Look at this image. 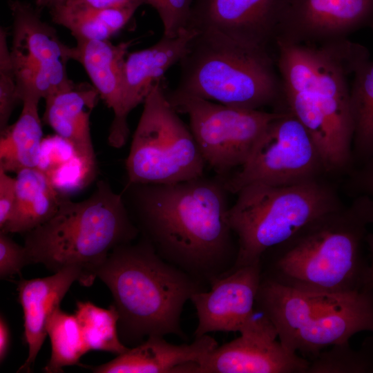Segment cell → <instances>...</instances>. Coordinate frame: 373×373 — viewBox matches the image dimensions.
<instances>
[{"label": "cell", "mask_w": 373, "mask_h": 373, "mask_svg": "<svg viewBox=\"0 0 373 373\" xmlns=\"http://www.w3.org/2000/svg\"><path fill=\"white\" fill-rule=\"evenodd\" d=\"M220 177L173 184L126 183L122 195L142 238L164 260L204 284L229 274L238 242Z\"/></svg>", "instance_id": "6da1fadb"}, {"label": "cell", "mask_w": 373, "mask_h": 373, "mask_svg": "<svg viewBox=\"0 0 373 373\" xmlns=\"http://www.w3.org/2000/svg\"><path fill=\"white\" fill-rule=\"evenodd\" d=\"M275 60L281 106L305 126L325 171L353 164V121L349 77L370 60L367 49L347 38L323 44L277 41Z\"/></svg>", "instance_id": "7a4b0ae2"}, {"label": "cell", "mask_w": 373, "mask_h": 373, "mask_svg": "<svg viewBox=\"0 0 373 373\" xmlns=\"http://www.w3.org/2000/svg\"><path fill=\"white\" fill-rule=\"evenodd\" d=\"M96 274L113 296L121 341L132 345L153 335L186 339L180 321L184 305L207 290L206 284L164 260L144 238L115 248Z\"/></svg>", "instance_id": "3957f363"}, {"label": "cell", "mask_w": 373, "mask_h": 373, "mask_svg": "<svg viewBox=\"0 0 373 373\" xmlns=\"http://www.w3.org/2000/svg\"><path fill=\"white\" fill-rule=\"evenodd\" d=\"M371 224L373 201L356 195L348 207L320 218L276 247V257L262 276L314 293L343 294L368 288L369 265L362 245Z\"/></svg>", "instance_id": "277c9868"}, {"label": "cell", "mask_w": 373, "mask_h": 373, "mask_svg": "<svg viewBox=\"0 0 373 373\" xmlns=\"http://www.w3.org/2000/svg\"><path fill=\"white\" fill-rule=\"evenodd\" d=\"M139 234L122 193L100 180L84 200L74 202L64 195L48 220L23 234V246L30 264H42L54 272L78 267L83 286L90 287L109 254Z\"/></svg>", "instance_id": "5b68a950"}, {"label": "cell", "mask_w": 373, "mask_h": 373, "mask_svg": "<svg viewBox=\"0 0 373 373\" xmlns=\"http://www.w3.org/2000/svg\"><path fill=\"white\" fill-rule=\"evenodd\" d=\"M256 308L273 323L285 348L312 358L358 332H373V289L314 293L261 276Z\"/></svg>", "instance_id": "8992f818"}, {"label": "cell", "mask_w": 373, "mask_h": 373, "mask_svg": "<svg viewBox=\"0 0 373 373\" xmlns=\"http://www.w3.org/2000/svg\"><path fill=\"white\" fill-rule=\"evenodd\" d=\"M180 77L173 93L224 105L278 108L282 86L275 57L205 32H198L179 61Z\"/></svg>", "instance_id": "52a82bcc"}, {"label": "cell", "mask_w": 373, "mask_h": 373, "mask_svg": "<svg viewBox=\"0 0 373 373\" xmlns=\"http://www.w3.org/2000/svg\"><path fill=\"white\" fill-rule=\"evenodd\" d=\"M237 194L228 222L238 242L231 272L260 262L264 254L343 205L335 191L314 179L295 184H252Z\"/></svg>", "instance_id": "ba28073f"}, {"label": "cell", "mask_w": 373, "mask_h": 373, "mask_svg": "<svg viewBox=\"0 0 373 373\" xmlns=\"http://www.w3.org/2000/svg\"><path fill=\"white\" fill-rule=\"evenodd\" d=\"M166 92L161 80L144 102L125 161L126 183L173 184L204 175L198 143Z\"/></svg>", "instance_id": "9c48e42d"}, {"label": "cell", "mask_w": 373, "mask_h": 373, "mask_svg": "<svg viewBox=\"0 0 373 373\" xmlns=\"http://www.w3.org/2000/svg\"><path fill=\"white\" fill-rule=\"evenodd\" d=\"M166 94L178 113L189 116L190 129L206 163L220 178L245 164L279 113L229 106L173 91Z\"/></svg>", "instance_id": "30bf717a"}, {"label": "cell", "mask_w": 373, "mask_h": 373, "mask_svg": "<svg viewBox=\"0 0 373 373\" xmlns=\"http://www.w3.org/2000/svg\"><path fill=\"white\" fill-rule=\"evenodd\" d=\"M248 160L220 178L226 189L236 193L252 184L289 185L317 179L324 170L308 131L287 108L279 110ZM219 177V176H218Z\"/></svg>", "instance_id": "8fae6325"}, {"label": "cell", "mask_w": 373, "mask_h": 373, "mask_svg": "<svg viewBox=\"0 0 373 373\" xmlns=\"http://www.w3.org/2000/svg\"><path fill=\"white\" fill-rule=\"evenodd\" d=\"M12 17L10 56L19 98L39 101L73 84L66 64L71 47L44 21L41 9L19 0L8 1Z\"/></svg>", "instance_id": "7c38bea8"}, {"label": "cell", "mask_w": 373, "mask_h": 373, "mask_svg": "<svg viewBox=\"0 0 373 373\" xmlns=\"http://www.w3.org/2000/svg\"><path fill=\"white\" fill-rule=\"evenodd\" d=\"M258 311L239 337L218 346L198 362L182 365L175 372L307 373L309 361L285 348L273 323Z\"/></svg>", "instance_id": "4fadbf2b"}, {"label": "cell", "mask_w": 373, "mask_h": 373, "mask_svg": "<svg viewBox=\"0 0 373 373\" xmlns=\"http://www.w3.org/2000/svg\"><path fill=\"white\" fill-rule=\"evenodd\" d=\"M289 0H193L186 28L275 55Z\"/></svg>", "instance_id": "5bb4252c"}, {"label": "cell", "mask_w": 373, "mask_h": 373, "mask_svg": "<svg viewBox=\"0 0 373 373\" xmlns=\"http://www.w3.org/2000/svg\"><path fill=\"white\" fill-rule=\"evenodd\" d=\"M372 19L373 0H289L276 42L341 40Z\"/></svg>", "instance_id": "9a60e30c"}, {"label": "cell", "mask_w": 373, "mask_h": 373, "mask_svg": "<svg viewBox=\"0 0 373 373\" xmlns=\"http://www.w3.org/2000/svg\"><path fill=\"white\" fill-rule=\"evenodd\" d=\"M261 275L260 261L218 278L209 290L194 294L190 300L198 319L195 338L210 332H239L256 312Z\"/></svg>", "instance_id": "2e32d148"}, {"label": "cell", "mask_w": 373, "mask_h": 373, "mask_svg": "<svg viewBox=\"0 0 373 373\" xmlns=\"http://www.w3.org/2000/svg\"><path fill=\"white\" fill-rule=\"evenodd\" d=\"M99 98L93 86L87 82H73L44 99L42 120L71 146L86 184L95 178L97 171L90 117Z\"/></svg>", "instance_id": "e0dca14e"}, {"label": "cell", "mask_w": 373, "mask_h": 373, "mask_svg": "<svg viewBox=\"0 0 373 373\" xmlns=\"http://www.w3.org/2000/svg\"><path fill=\"white\" fill-rule=\"evenodd\" d=\"M197 33L193 29L185 28L176 37L163 35L154 45L126 55L123 66L121 115L126 135L129 136V113L144 103L164 73L179 63Z\"/></svg>", "instance_id": "ac0fdd59"}, {"label": "cell", "mask_w": 373, "mask_h": 373, "mask_svg": "<svg viewBox=\"0 0 373 373\" xmlns=\"http://www.w3.org/2000/svg\"><path fill=\"white\" fill-rule=\"evenodd\" d=\"M76 41L77 45L71 47L70 58L84 67L100 98L112 110L113 119L108 144L113 148H122L128 138L121 122L123 66L133 41L116 45L109 40Z\"/></svg>", "instance_id": "d6986e66"}, {"label": "cell", "mask_w": 373, "mask_h": 373, "mask_svg": "<svg viewBox=\"0 0 373 373\" xmlns=\"http://www.w3.org/2000/svg\"><path fill=\"white\" fill-rule=\"evenodd\" d=\"M75 281L83 285L82 270L76 267H68L50 276L21 279L19 282L18 298L23 309L24 338L28 354L18 372L30 371L48 335V321Z\"/></svg>", "instance_id": "ffe728a7"}, {"label": "cell", "mask_w": 373, "mask_h": 373, "mask_svg": "<svg viewBox=\"0 0 373 373\" xmlns=\"http://www.w3.org/2000/svg\"><path fill=\"white\" fill-rule=\"evenodd\" d=\"M163 337L150 336L106 363L86 367L96 373H174L177 367L198 362L218 346L208 334L181 345L170 343Z\"/></svg>", "instance_id": "44dd1931"}, {"label": "cell", "mask_w": 373, "mask_h": 373, "mask_svg": "<svg viewBox=\"0 0 373 373\" xmlns=\"http://www.w3.org/2000/svg\"><path fill=\"white\" fill-rule=\"evenodd\" d=\"M64 195L39 168L17 172L15 207L0 232L25 234L34 229L56 213Z\"/></svg>", "instance_id": "7402d4cb"}, {"label": "cell", "mask_w": 373, "mask_h": 373, "mask_svg": "<svg viewBox=\"0 0 373 373\" xmlns=\"http://www.w3.org/2000/svg\"><path fill=\"white\" fill-rule=\"evenodd\" d=\"M39 102L23 99L17 121L0 132V169L8 173L39 166L44 140Z\"/></svg>", "instance_id": "603a6c76"}, {"label": "cell", "mask_w": 373, "mask_h": 373, "mask_svg": "<svg viewBox=\"0 0 373 373\" xmlns=\"http://www.w3.org/2000/svg\"><path fill=\"white\" fill-rule=\"evenodd\" d=\"M352 80V153L354 161L363 164L373 157V61L363 64L354 73Z\"/></svg>", "instance_id": "cb8c5ba5"}, {"label": "cell", "mask_w": 373, "mask_h": 373, "mask_svg": "<svg viewBox=\"0 0 373 373\" xmlns=\"http://www.w3.org/2000/svg\"><path fill=\"white\" fill-rule=\"evenodd\" d=\"M74 314L88 351L101 350L118 356L129 349L119 335V316L115 305L104 309L88 301H79Z\"/></svg>", "instance_id": "d4e9b609"}, {"label": "cell", "mask_w": 373, "mask_h": 373, "mask_svg": "<svg viewBox=\"0 0 373 373\" xmlns=\"http://www.w3.org/2000/svg\"><path fill=\"white\" fill-rule=\"evenodd\" d=\"M47 334L51 343V355L44 368L45 372H63L64 367L81 365L80 358L88 350L75 314L57 307L48 321Z\"/></svg>", "instance_id": "484cf974"}, {"label": "cell", "mask_w": 373, "mask_h": 373, "mask_svg": "<svg viewBox=\"0 0 373 373\" xmlns=\"http://www.w3.org/2000/svg\"><path fill=\"white\" fill-rule=\"evenodd\" d=\"M368 348L354 350L349 341L332 345L309 361L307 373L373 372V352Z\"/></svg>", "instance_id": "4316f807"}, {"label": "cell", "mask_w": 373, "mask_h": 373, "mask_svg": "<svg viewBox=\"0 0 373 373\" xmlns=\"http://www.w3.org/2000/svg\"><path fill=\"white\" fill-rule=\"evenodd\" d=\"M49 10L52 21L67 28L76 40H109L115 35L94 10L59 5Z\"/></svg>", "instance_id": "83f0119b"}, {"label": "cell", "mask_w": 373, "mask_h": 373, "mask_svg": "<svg viewBox=\"0 0 373 373\" xmlns=\"http://www.w3.org/2000/svg\"><path fill=\"white\" fill-rule=\"evenodd\" d=\"M8 30L0 28V132L8 126L19 102H21L17 78L8 44Z\"/></svg>", "instance_id": "f1b7e54d"}, {"label": "cell", "mask_w": 373, "mask_h": 373, "mask_svg": "<svg viewBox=\"0 0 373 373\" xmlns=\"http://www.w3.org/2000/svg\"><path fill=\"white\" fill-rule=\"evenodd\" d=\"M193 0H160L154 8L162 21L163 35L173 37L187 28Z\"/></svg>", "instance_id": "f546056e"}, {"label": "cell", "mask_w": 373, "mask_h": 373, "mask_svg": "<svg viewBox=\"0 0 373 373\" xmlns=\"http://www.w3.org/2000/svg\"><path fill=\"white\" fill-rule=\"evenodd\" d=\"M30 264L24 246L18 245L8 233L0 232V278L6 279L18 274Z\"/></svg>", "instance_id": "4dcf8cb0"}, {"label": "cell", "mask_w": 373, "mask_h": 373, "mask_svg": "<svg viewBox=\"0 0 373 373\" xmlns=\"http://www.w3.org/2000/svg\"><path fill=\"white\" fill-rule=\"evenodd\" d=\"M16 200V178L0 169V229L8 221Z\"/></svg>", "instance_id": "1f68e13d"}, {"label": "cell", "mask_w": 373, "mask_h": 373, "mask_svg": "<svg viewBox=\"0 0 373 373\" xmlns=\"http://www.w3.org/2000/svg\"><path fill=\"white\" fill-rule=\"evenodd\" d=\"M350 188L356 195H365L373 201V157L361 164L352 174Z\"/></svg>", "instance_id": "d6a6232c"}, {"label": "cell", "mask_w": 373, "mask_h": 373, "mask_svg": "<svg viewBox=\"0 0 373 373\" xmlns=\"http://www.w3.org/2000/svg\"><path fill=\"white\" fill-rule=\"evenodd\" d=\"M147 3V0H66L62 5L92 10H101L115 7H140L141 5Z\"/></svg>", "instance_id": "836d02e7"}, {"label": "cell", "mask_w": 373, "mask_h": 373, "mask_svg": "<svg viewBox=\"0 0 373 373\" xmlns=\"http://www.w3.org/2000/svg\"><path fill=\"white\" fill-rule=\"evenodd\" d=\"M10 344V331L3 315L0 316V361L2 363L8 355Z\"/></svg>", "instance_id": "e575fe53"}, {"label": "cell", "mask_w": 373, "mask_h": 373, "mask_svg": "<svg viewBox=\"0 0 373 373\" xmlns=\"http://www.w3.org/2000/svg\"><path fill=\"white\" fill-rule=\"evenodd\" d=\"M365 242L367 245L372 256V262L370 265H369L368 270L367 287L373 289V233H367L365 236Z\"/></svg>", "instance_id": "d590c367"}, {"label": "cell", "mask_w": 373, "mask_h": 373, "mask_svg": "<svg viewBox=\"0 0 373 373\" xmlns=\"http://www.w3.org/2000/svg\"><path fill=\"white\" fill-rule=\"evenodd\" d=\"M66 0H35L37 7L41 8L50 9L55 6L62 5Z\"/></svg>", "instance_id": "8d00e7d4"}, {"label": "cell", "mask_w": 373, "mask_h": 373, "mask_svg": "<svg viewBox=\"0 0 373 373\" xmlns=\"http://www.w3.org/2000/svg\"><path fill=\"white\" fill-rule=\"evenodd\" d=\"M147 1H148L147 4H149L154 8L160 0H147Z\"/></svg>", "instance_id": "74e56055"}, {"label": "cell", "mask_w": 373, "mask_h": 373, "mask_svg": "<svg viewBox=\"0 0 373 373\" xmlns=\"http://www.w3.org/2000/svg\"><path fill=\"white\" fill-rule=\"evenodd\" d=\"M369 26L372 28V31H373V19H372V22L370 23V24Z\"/></svg>", "instance_id": "f35d334b"}]
</instances>
